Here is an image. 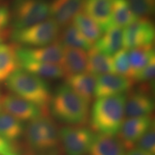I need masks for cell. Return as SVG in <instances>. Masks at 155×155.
<instances>
[{
  "label": "cell",
  "mask_w": 155,
  "mask_h": 155,
  "mask_svg": "<svg viewBox=\"0 0 155 155\" xmlns=\"http://www.w3.org/2000/svg\"><path fill=\"white\" fill-rule=\"evenodd\" d=\"M48 108L55 119L65 124L81 126L89 120L90 103L66 84L60 85L52 93Z\"/></svg>",
  "instance_id": "1"
},
{
  "label": "cell",
  "mask_w": 155,
  "mask_h": 155,
  "mask_svg": "<svg viewBox=\"0 0 155 155\" xmlns=\"http://www.w3.org/2000/svg\"><path fill=\"white\" fill-rule=\"evenodd\" d=\"M134 81L129 78L116 73H107L96 77L94 98L124 94L130 91Z\"/></svg>",
  "instance_id": "12"
},
{
  "label": "cell",
  "mask_w": 155,
  "mask_h": 155,
  "mask_svg": "<svg viewBox=\"0 0 155 155\" xmlns=\"http://www.w3.org/2000/svg\"></svg>",
  "instance_id": "37"
},
{
  "label": "cell",
  "mask_w": 155,
  "mask_h": 155,
  "mask_svg": "<svg viewBox=\"0 0 155 155\" xmlns=\"http://www.w3.org/2000/svg\"><path fill=\"white\" fill-rule=\"evenodd\" d=\"M22 149L17 141H12L0 136V155H21Z\"/></svg>",
  "instance_id": "33"
},
{
  "label": "cell",
  "mask_w": 155,
  "mask_h": 155,
  "mask_svg": "<svg viewBox=\"0 0 155 155\" xmlns=\"http://www.w3.org/2000/svg\"><path fill=\"white\" fill-rule=\"evenodd\" d=\"M84 0H52L50 2V17L65 28L73 17L82 12Z\"/></svg>",
  "instance_id": "14"
},
{
  "label": "cell",
  "mask_w": 155,
  "mask_h": 155,
  "mask_svg": "<svg viewBox=\"0 0 155 155\" xmlns=\"http://www.w3.org/2000/svg\"><path fill=\"white\" fill-rule=\"evenodd\" d=\"M25 126L10 114L0 111V136L12 141H17L24 136Z\"/></svg>",
  "instance_id": "24"
},
{
  "label": "cell",
  "mask_w": 155,
  "mask_h": 155,
  "mask_svg": "<svg viewBox=\"0 0 155 155\" xmlns=\"http://www.w3.org/2000/svg\"><path fill=\"white\" fill-rule=\"evenodd\" d=\"M72 21L79 32L92 45L102 35L103 32L100 27L85 12H81L77 14Z\"/></svg>",
  "instance_id": "25"
},
{
  "label": "cell",
  "mask_w": 155,
  "mask_h": 155,
  "mask_svg": "<svg viewBox=\"0 0 155 155\" xmlns=\"http://www.w3.org/2000/svg\"><path fill=\"white\" fill-rule=\"evenodd\" d=\"M87 62L86 51L76 48L64 47L62 67L65 77L88 72Z\"/></svg>",
  "instance_id": "19"
},
{
  "label": "cell",
  "mask_w": 155,
  "mask_h": 155,
  "mask_svg": "<svg viewBox=\"0 0 155 155\" xmlns=\"http://www.w3.org/2000/svg\"><path fill=\"white\" fill-rule=\"evenodd\" d=\"M96 83V76L88 72L68 76L65 81L67 86L89 103L94 98Z\"/></svg>",
  "instance_id": "18"
},
{
  "label": "cell",
  "mask_w": 155,
  "mask_h": 155,
  "mask_svg": "<svg viewBox=\"0 0 155 155\" xmlns=\"http://www.w3.org/2000/svg\"><path fill=\"white\" fill-rule=\"evenodd\" d=\"M155 74V60H153L148 65L140 70L132 78V81L138 83H149L154 80Z\"/></svg>",
  "instance_id": "31"
},
{
  "label": "cell",
  "mask_w": 155,
  "mask_h": 155,
  "mask_svg": "<svg viewBox=\"0 0 155 155\" xmlns=\"http://www.w3.org/2000/svg\"><path fill=\"white\" fill-rule=\"evenodd\" d=\"M124 147L116 136L96 134L88 155H127Z\"/></svg>",
  "instance_id": "16"
},
{
  "label": "cell",
  "mask_w": 155,
  "mask_h": 155,
  "mask_svg": "<svg viewBox=\"0 0 155 155\" xmlns=\"http://www.w3.org/2000/svg\"><path fill=\"white\" fill-rule=\"evenodd\" d=\"M94 47L104 55L113 56L124 48V29L113 26L102 34Z\"/></svg>",
  "instance_id": "17"
},
{
  "label": "cell",
  "mask_w": 155,
  "mask_h": 155,
  "mask_svg": "<svg viewBox=\"0 0 155 155\" xmlns=\"http://www.w3.org/2000/svg\"><path fill=\"white\" fill-rule=\"evenodd\" d=\"M114 73L131 79V71L128 50L122 48L112 58ZM132 80V79H131Z\"/></svg>",
  "instance_id": "28"
},
{
  "label": "cell",
  "mask_w": 155,
  "mask_h": 155,
  "mask_svg": "<svg viewBox=\"0 0 155 155\" xmlns=\"http://www.w3.org/2000/svg\"><path fill=\"white\" fill-rule=\"evenodd\" d=\"M19 67L43 79H59L65 76L63 67L55 64L30 61H19Z\"/></svg>",
  "instance_id": "20"
},
{
  "label": "cell",
  "mask_w": 155,
  "mask_h": 155,
  "mask_svg": "<svg viewBox=\"0 0 155 155\" xmlns=\"http://www.w3.org/2000/svg\"><path fill=\"white\" fill-rule=\"evenodd\" d=\"M0 106L2 110L22 122L35 119L43 112L38 106L14 94L0 96Z\"/></svg>",
  "instance_id": "11"
},
{
  "label": "cell",
  "mask_w": 155,
  "mask_h": 155,
  "mask_svg": "<svg viewBox=\"0 0 155 155\" xmlns=\"http://www.w3.org/2000/svg\"><path fill=\"white\" fill-rule=\"evenodd\" d=\"M49 17L50 2L47 0H15L11 10L14 30L32 26Z\"/></svg>",
  "instance_id": "6"
},
{
  "label": "cell",
  "mask_w": 155,
  "mask_h": 155,
  "mask_svg": "<svg viewBox=\"0 0 155 155\" xmlns=\"http://www.w3.org/2000/svg\"><path fill=\"white\" fill-rule=\"evenodd\" d=\"M87 71L98 76L114 73L112 58L104 55L92 47L87 53Z\"/></svg>",
  "instance_id": "22"
},
{
  "label": "cell",
  "mask_w": 155,
  "mask_h": 155,
  "mask_svg": "<svg viewBox=\"0 0 155 155\" xmlns=\"http://www.w3.org/2000/svg\"><path fill=\"white\" fill-rule=\"evenodd\" d=\"M11 22V10L6 0H0V35H6Z\"/></svg>",
  "instance_id": "32"
},
{
  "label": "cell",
  "mask_w": 155,
  "mask_h": 155,
  "mask_svg": "<svg viewBox=\"0 0 155 155\" xmlns=\"http://www.w3.org/2000/svg\"><path fill=\"white\" fill-rule=\"evenodd\" d=\"M5 84L12 94L32 103L42 111L49 106L52 91L45 79L18 68L7 78Z\"/></svg>",
  "instance_id": "3"
},
{
  "label": "cell",
  "mask_w": 155,
  "mask_h": 155,
  "mask_svg": "<svg viewBox=\"0 0 155 155\" xmlns=\"http://www.w3.org/2000/svg\"><path fill=\"white\" fill-rule=\"evenodd\" d=\"M61 42L64 47L76 48L85 51H88L93 47L92 45L87 41L73 23L64 28L61 32Z\"/></svg>",
  "instance_id": "27"
},
{
  "label": "cell",
  "mask_w": 155,
  "mask_h": 155,
  "mask_svg": "<svg viewBox=\"0 0 155 155\" xmlns=\"http://www.w3.org/2000/svg\"><path fill=\"white\" fill-rule=\"evenodd\" d=\"M133 12L139 18H148L154 13L155 0H127Z\"/></svg>",
  "instance_id": "29"
},
{
  "label": "cell",
  "mask_w": 155,
  "mask_h": 155,
  "mask_svg": "<svg viewBox=\"0 0 155 155\" xmlns=\"http://www.w3.org/2000/svg\"><path fill=\"white\" fill-rule=\"evenodd\" d=\"M154 100L146 88L129 91L126 94L125 116L127 118L150 116L154 109Z\"/></svg>",
  "instance_id": "13"
},
{
  "label": "cell",
  "mask_w": 155,
  "mask_h": 155,
  "mask_svg": "<svg viewBox=\"0 0 155 155\" xmlns=\"http://www.w3.org/2000/svg\"><path fill=\"white\" fill-rule=\"evenodd\" d=\"M126 94L96 98L89 116L93 131L101 134L117 135L125 118Z\"/></svg>",
  "instance_id": "2"
},
{
  "label": "cell",
  "mask_w": 155,
  "mask_h": 155,
  "mask_svg": "<svg viewBox=\"0 0 155 155\" xmlns=\"http://www.w3.org/2000/svg\"><path fill=\"white\" fill-rule=\"evenodd\" d=\"M7 38V35H0V45L2 43V42Z\"/></svg>",
  "instance_id": "35"
},
{
  "label": "cell",
  "mask_w": 155,
  "mask_h": 155,
  "mask_svg": "<svg viewBox=\"0 0 155 155\" xmlns=\"http://www.w3.org/2000/svg\"><path fill=\"white\" fill-rule=\"evenodd\" d=\"M83 9L100 27L103 33L113 27L112 0H84Z\"/></svg>",
  "instance_id": "15"
},
{
  "label": "cell",
  "mask_w": 155,
  "mask_h": 155,
  "mask_svg": "<svg viewBox=\"0 0 155 155\" xmlns=\"http://www.w3.org/2000/svg\"><path fill=\"white\" fill-rule=\"evenodd\" d=\"M154 124L152 116L127 118L124 120L117 134L118 137L126 150L135 148L138 141Z\"/></svg>",
  "instance_id": "10"
},
{
  "label": "cell",
  "mask_w": 155,
  "mask_h": 155,
  "mask_svg": "<svg viewBox=\"0 0 155 155\" xmlns=\"http://www.w3.org/2000/svg\"><path fill=\"white\" fill-rule=\"evenodd\" d=\"M64 46L60 41L38 48H17L18 61H30L63 65Z\"/></svg>",
  "instance_id": "8"
},
{
  "label": "cell",
  "mask_w": 155,
  "mask_h": 155,
  "mask_svg": "<svg viewBox=\"0 0 155 155\" xmlns=\"http://www.w3.org/2000/svg\"><path fill=\"white\" fill-rule=\"evenodd\" d=\"M17 48L14 44L0 45V83L7 81L19 67Z\"/></svg>",
  "instance_id": "21"
},
{
  "label": "cell",
  "mask_w": 155,
  "mask_h": 155,
  "mask_svg": "<svg viewBox=\"0 0 155 155\" xmlns=\"http://www.w3.org/2000/svg\"><path fill=\"white\" fill-rule=\"evenodd\" d=\"M137 148L145 152L155 154V127L154 124L147 130L138 141Z\"/></svg>",
  "instance_id": "30"
},
{
  "label": "cell",
  "mask_w": 155,
  "mask_h": 155,
  "mask_svg": "<svg viewBox=\"0 0 155 155\" xmlns=\"http://www.w3.org/2000/svg\"><path fill=\"white\" fill-rule=\"evenodd\" d=\"M96 134L82 126H68L59 130L60 143L67 155H86L91 147Z\"/></svg>",
  "instance_id": "7"
},
{
  "label": "cell",
  "mask_w": 155,
  "mask_h": 155,
  "mask_svg": "<svg viewBox=\"0 0 155 155\" xmlns=\"http://www.w3.org/2000/svg\"><path fill=\"white\" fill-rule=\"evenodd\" d=\"M2 111V108H1V106H0V111Z\"/></svg>",
  "instance_id": "36"
},
{
  "label": "cell",
  "mask_w": 155,
  "mask_h": 155,
  "mask_svg": "<svg viewBox=\"0 0 155 155\" xmlns=\"http://www.w3.org/2000/svg\"><path fill=\"white\" fill-rule=\"evenodd\" d=\"M24 136L27 144L35 155L58 150L59 129L55 121L47 116H41L29 121Z\"/></svg>",
  "instance_id": "4"
},
{
  "label": "cell",
  "mask_w": 155,
  "mask_h": 155,
  "mask_svg": "<svg viewBox=\"0 0 155 155\" xmlns=\"http://www.w3.org/2000/svg\"><path fill=\"white\" fill-rule=\"evenodd\" d=\"M130 63L131 79L137 73L148 65L155 58L154 45L141 46V47L127 50Z\"/></svg>",
  "instance_id": "23"
},
{
  "label": "cell",
  "mask_w": 155,
  "mask_h": 155,
  "mask_svg": "<svg viewBox=\"0 0 155 155\" xmlns=\"http://www.w3.org/2000/svg\"><path fill=\"white\" fill-rule=\"evenodd\" d=\"M155 28L149 18H138L124 30V48L130 50L153 44Z\"/></svg>",
  "instance_id": "9"
},
{
  "label": "cell",
  "mask_w": 155,
  "mask_h": 155,
  "mask_svg": "<svg viewBox=\"0 0 155 155\" xmlns=\"http://www.w3.org/2000/svg\"><path fill=\"white\" fill-rule=\"evenodd\" d=\"M127 155H154V154L147 152H145V151H143L140 150V149H138L137 148V147H135V148L132 149V150L127 151Z\"/></svg>",
  "instance_id": "34"
},
{
  "label": "cell",
  "mask_w": 155,
  "mask_h": 155,
  "mask_svg": "<svg viewBox=\"0 0 155 155\" xmlns=\"http://www.w3.org/2000/svg\"><path fill=\"white\" fill-rule=\"evenodd\" d=\"M61 33V27L52 18L32 26L14 30L11 39L15 43L27 48H38L55 42Z\"/></svg>",
  "instance_id": "5"
},
{
  "label": "cell",
  "mask_w": 155,
  "mask_h": 155,
  "mask_svg": "<svg viewBox=\"0 0 155 155\" xmlns=\"http://www.w3.org/2000/svg\"><path fill=\"white\" fill-rule=\"evenodd\" d=\"M139 17L136 15L127 0H112V24L122 29L132 24Z\"/></svg>",
  "instance_id": "26"
}]
</instances>
